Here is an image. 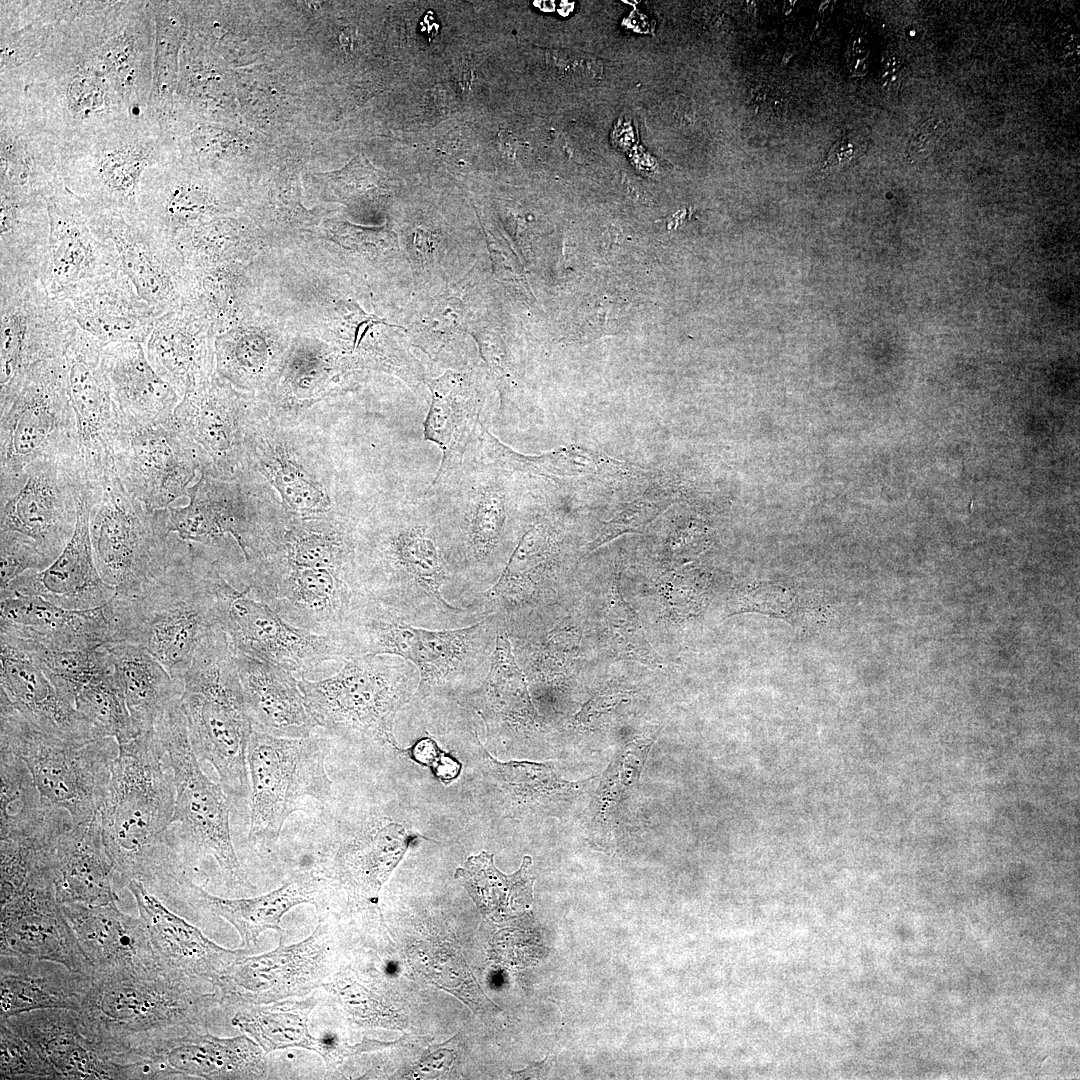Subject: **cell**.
Listing matches in <instances>:
<instances>
[{"label": "cell", "instance_id": "cell-1", "mask_svg": "<svg viewBox=\"0 0 1080 1080\" xmlns=\"http://www.w3.org/2000/svg\"><path fill=\"white\" fill-rule=\"evenodd\" d=\"M155 728L118 744L99 812L102 839L116 875L161 896L185 871L172 833L175 787Z\"/></svg>", "mask_w": 1080, "mask_h": 1080}, {"label": "cell", "instance_id": "cell-2", "mask_svg": "<svg viewBox=\"0 0 1080 1080\" xmlns=\"http://www.w3.org/2000/svg\"><path fill=\"white\" fill-rule=\"evenodd\" d=\"M228 1010L214 986L157 970L89 974L75 1012L101 1048L124 1064L142 1044L208 1031Z\"/></svg>", "mask_w": 1080, "mask_h": 1080}, {"label": "cell", "instance_id": "cell-3", "mask_svg": "<svg viewBox=\"0 0 1080 1080\" xmlns=\"http://www.w3.org/2000/svg\"><path fill=\"white\" fill-rule=\"evenodd\" d=\"M105 611L112 643L144 648L180 682L198 647L220 628L212 594L186 541L161 575L134 595L115 594Z\"/></svg>", "mask_w": 1080, "mask_h": 1080}, {"label": "cell", "instance_id": "cell-4", "mask_svg": "<svg viewBox=\"0 0 1080 1080\" xmlns=\"http://www.w3.org/2000/svg\"><path fill=\"white\" fill-rule=\"evenodd\" d=\"M182 684L180 705L195 755L214 767L229 801L249 799L247 748L253 724L221 628L198 647Z\"/></svg>", "mask_w": 1080, "mask_h": 1080}, {"label": "cell", "instance_id": "cell-5", "mask_svg": "<svg viewBox=\"0 0 1080 1080\" xmlns=\"http://www.w3.org/2000/svg\"><path fill=\"white\" fill-rule=\"evenodd\" d=\"M87 490L78 455L41 459L25 469L19 489L0 498V590L58 558L73 535Z\"/></svg>", "mask_w": 1080, "mask_h": 1080}, {"label": "cell", "instance_id": "cell-6", "mask_svg": "<svg viewBox=\"0 0 1080 1080\" xmlns=\"http://www.w3.org/2000/svg\"><path fill=\"white\" fill-rule=\"evenodd\" d=\"M195 562L212 594L220 628L235 653L272 663L315 680L359 655L346 634L318 635L288 623L268 604L250 597L228 579L217 550L192 544Z\"/></svg>", "mask_w": 1080, "mask_h": 1080}, {"label": "cell", "instance_id": "cell-7", "mask_svg": "<svg viewBox=\"0 0 1080 1080\" xmlns=\"http://www.w3.org/2000/svg\"><path fill=\"white\" fill-rule=\"evenodd\" d=\"M416 672L413 664L398 656L360 654L345 660L330 676L298 682L317 728L400 751L395 718L415 694Z\"/></svg>", "mask_w": 1080, "mask_h": 1080}, {"label": "cell", "instance_id": "cell-8", "mask_svg": "<svg viewBox=\"0 0 1080 1080\" xmlns=\"http://www.w3.org/2000/svg\"><path fill=\"white\" fill-rule=\"evenodd\" d=\"M75 455L78 433L64 356L38 362L1 386L0 498L19 489L30 464Z\"/></svg>", "mask_w": 1080, "mask_h": 1080}, {"label": "cell", "instance_id": "cell-9", "mask_svg": "<svg viewBox=\"0 0 1080 1080\" xmlns=\"http://www.w3.org/2000/svg\"><path fill=\"white\" fill-rule=\"evenodd\" d=\"M0 751L24 762L44 801L82 823L100 812L118 743L110 737L77 741L48 732L0 696Z\"/></svg>", "mask_w": 1080, "mask_h": 1080}, {"label": "cell", "instance_id": "cell-10", "mask_svg": "<svg viewBox=\"0 0 1080 1080\" xmlns=\"http://www.w3.org/2000/svg\"><path fill=\"white\" fill-rule=\"evenodd\" d=\"M88 501L95 564L116 595L139 592L166 570L184 543L169 531L165 509L146 508L127 492L115 470Z\"/></svg>", "mask_w": 1080, "mask_h": 1080}, {"label": "cell", "instance_id": "cell-11", "mask_svg": "<svg viewBox=\"0 0 1080 1080\" xmlns=\"http://www.w3.org/2000/svg\"><path fill=\"white\" fill-rule=\"evenodd\" d=\"M328 750L327 738L315 732L285 738L253 729L247 748L251 842L278 839L288 817L301 810L306 799L327 801L332 788Z\"/></svg>", "mask_w": 1080, "mask_h": 1080}, {"label": "cell", "instance_id": "cell-12", "mask_svg": "<svg viewBox=\"0 0 1080 1080\" xmlns=\"http://www.w3.org/2000/svg\"><path fill=\"white\" fill-rule=\"evenodd\" d=\"M172 771L175 807L172 827L178 825L186 851L212 857L229 887L250 886L233 846L229 798L221 785L202 771L187 732L180 699L155 727Z\"/></svg>", "mask_w": 1080, "mask_h": 1080}, {"label": "cell", "instance_id": "cell-13", "mask_svg": "<svg viewBox=\"0 0 1080 1080\" xmlns=\"http://www.w3.org/2000/svg\"><path fill=\"white\" fill-rule=\"evenodd\" d=\"M412 512L356 529V563L366 593L394 599L406 582H415L445 608L456 610L442 596L449 563L435 530Z\"/></svg>", "mask_w": 1080, "mask_h": 1080}, {"label": "cell", "instance_id": "cell-14", "mask_svg": "<svg viewBox=\"0 0 1080 1080\" xmlns=\"http://www.w3.org/2000/svg\"><path fill=\"white\" fill-rule=\"evenodd\" d=\"M304 940L237 958L216 984L230 1009L301 998L321 988L337 971L338 940L327 912Z\"/></svg>", "mask_w": 1080, "mask_h": 1080}, {"label": "cell", "instance_id": "cell-15", "mask_svg": "<svg viewBox=\"0 0 1080 1080\" xmlns=\"http://www.w3.org/2000/svg\"><path fill=\"white\" fill-rule=\"evenodd\" d=\"M240 589L268 604L288 623L318 635L345 634L365 594L357 568L288 567L246 564L238 570Z\"/></svg>", "mask_w": 1080, "mask_h": 1080}, {"label": "cell", "instance_id": "cell-16", "mask_svg": "<svg viewBox=\"0 0 1080 1080\" xmlns=\"http://www.w3.org/2000/svg\"><path fill=\"white\" fill-rule=\"evenodd\" d=\"M482 623L450 630L414 627L395 604L365 593L345 633L359 655H393L413 664L419 676L417 693L423 696L463 663Z\"/></svg>", "mask_w": 1080, "mask_h": 1080}, {"label": "cell", "instance_id": "cell-17", "mask_svg": "<svg viewBox=\"0 0 1080 1080\" xmlns=\"http://www.w3.org/2000/svg\"><path fill=\"white\" fill-rule=\"evenodd\" d=\"M115 471L127 492L152 511L188 493L201 463L174 419L136 424L120 421L112 443Z\"/></svg>", "mask_w": 1080, "mask_h": 1080}, {"label": "cell", "instance_id": "cell-18", "mask_svg": "<svg viewBox=\"0 0 1080 1080\" xmlns=\"http://www.w3.org/2000/svg\"><path fill=\"white\" fill-rule=\"evenodd\" d=\"M77 328L40 280L0 281V386L38 362L63 357Z\"/></svg>", "mask_w": 1080, "mask_h": 1080}, {"label": "cell", "instance_id": "cell-19", "mask_svg": "<svg viewBox=\"0 0 1080 1080\" xmlns=\"http://www.w3.org/2000/svg\"><path fill=\"white\" fill-rule=\"evenodd\" d=\"M131 1079H263L267 1062L249 1036L221 1038L208 1031L149 1041L126 1057Z\"/></svg>", "mask_w": 1080, "mask_h": 1080}, {"label": "cell", "instance_id": "cell-20", "mask_svg": "<svg viewBox=\"0 0 1080 1080\" xmlns=\"http://www.w3.org/2000/svg\"><path fill=\"white\" fill-rule=\"evenodd\" d=\"M103 347L78 327L64 353L67 389L90 493L101 489L115 470L112 443L120 425L101 365Z\"/></svg>", "mask_w": 1080, "mask_h": 1080}, {"label": "cell", "instance_id": "cell-21", "mask_svg": "<svg viewBox=\"0 0 1080 1080\" xmlns=\"http://www.w3.org/2000/svg\"><path fill=\"white\" fill-rule=\"evenodd\" d=\"M82 203L93 232L115 246L120 269L138 294L162 314L179 307L184 278L174 241L142 216L127 219L118 212Z\"/></svg>", "mask_w": 1080, "mask_h": 1080}, {"label": "cell", "instance_id": "cell-22", "mask_svg": "<svg viewBox=\"0 0 1080 1080\" xmlns=\"http://www.w3.org/2000/svg\"><path fill=\"white\" fill-rule=\"evenodd\" d=\"M333 891L330 881L320 871L301 872L277 889L248 898H223L208 893L193 883L186 871L180 873L163 897L183 900L189 906L208 911L229 922L239 933L240 947L247 949L268 929L282 931L283 916L300 904H313L319 913L327 912V899Z\"/></svg>", "mask_w": 1080, "mask_h": 1080}, {"label": "cell", "instance_id": "cell-23", "mask_svg": "<svg viewBox=\"0 0 1080 1080\" xmlns=\"http://www.w3.org/2000/svg\"><path fill=\"white\" fill-rule=\"evenodd\" d=\"M46 202L49 239L40 280L49 294L120 269L115 246L93 232L77 195L61 185Z\"/></svg>", "mask_w": 1080, "mask_h": 1080}, {"label": "cell", "instance_id": "cell-24", "mask_svg": "<svg viewBox=\"0 0 1080 1080\" xmlns=\"http://www.w3.org/2000/svg\"><path fill=\"white\" fill-rule=\"evenodd\" d=\"M55 297L76 324L103 346L112 343L146 344L162 313L144 300L121 271L74 283Z\"/></svg>", "mask_w": 1080, "mask_h": 1080}, {"label": "cell", "instance_id": "cell-25", "mask_svg": "<svg viewBox=\"0 0 1080 1080\" xmlns=\"http://www.w3.org/2000/svg\"><path fill=\"white\" fill-rule=\"evenodd\" d=\"M126 886L134 896L161 970L216 988L231 964L247 953L244 948L230 950L207 938L141 882L132 880Z\"/></svg>", "mask_w": 1080, "mask_h": 1080}, {"label": "cell", "instance_id": "cell-26", "mask_svg": "<svg viewBox=\"0 0 1080 1080\" xmlns=\"http://www.w3.org/2000/svg\"><path fill=\"white\" fill-rule=\"evenodd\" d=\"M187 495L188 505L165 509L169 531L186 542L200 544L216 543L230 533L245 558L257 550L275 517L248 507L233 485L203 471Z\"/></svg>", "mask_w": 1080, "mask_h": 1080}, {"label": "cell", "instance_id": "cell-27", "mask_svg": "<svg viewBox=\"0 0 1080 1080\" xmlns=\"http://www.w3.org/2000/svg\"><path fill=\"white\" fill-rule=\"evenodd\" d=\"M24 1037L58 1079H128L126 1065L91 1037L75 1010L43 1009L2 1020Z\"/></svg>", "mask_w": 1080, "mask_h": 1080}, {"label": "cell", "instance_id": "cell-28", "mask_svg": "<svg viewBox=\"0 0 1080 1080\" xmlns=\"http://www.w3.org/2000/svg\"><path fill=\"white\" fill-rule=\"evenodd\" d=\"M91 965V974H143L161 970L140 917L122 912L116 901L62 905Z\"/></svg>", "mask_w": 1080, "mask_h": 1080}, {"label": "cell", "instance_id": "cell-29", "mask_svg": "<svg viewBox=\"0 0 1080 1080\" xmlns=\"http://www.w3.org/2000/svg\"><path fill=\"white\" fill-rule=\"evenodd\" d=\"M1 956L50 961L91 974L77 937L53 892L1 903Z\"/></svg>", "mask_w": 1080, "mask_h": 1080}, {"label": "cell", "instance_id": "cell-30", "mask_svg": "<svg viewBox=\"0 0 1080 1080\" xmlns=\"http://www.w3.org/2000/svg\"><path fill=\"white\" fill-rule=\"evenodd\" d=\"M0 632L57 649H97L113 642L105 605L67 609L14 591L0 592Z\"/></svg>", "mask_w": 1080, "mask_h": 1080}, {"label": "cell", "instance_id": "cell-31", "mask_svg": "<svg viewBox=\"0 0 1080 1080\" xmlns=\"http://www.w3.org/2000/svg\"><path fill=\"white\" fill-rule=\"evenodd\" d=\"M88 490L81 498L75 529L58 558L42 571L29 570L2 591L40 596L67 609H91L108 603L115 589L101 578L89 530Z\"/></svg>", "mask_w": 1080, "mask_h": 1080}, {"label": "cell", "instance_id": "cell-32", "mask_svg": "<svg viewBox=\"0 0 1080 1080\" xmlns=\"http://www.w3.org/2000/svg\"><path fill=\"white\" fill-rule=\"evenodd\" d=\"M431 403L424 421V437L442 451L441 464L425 493L443 487L462 467L463 457L480 423L485 393L468 372L447 370L426 378Z\"/></svg>", "mask_w": 1080, "mask_h": 1080}, {"label": "cell", "instance_id": "cell-33", "mask_svg": "<svg viewBox=\"0 0 1080 1080\" xmlns=\"http://www.w3.org/2000/svg\"><path fill=\"white\" fill-rule=\"evenodd\" d=\"M0 696L23 717L56 735L77 741L101 739L90 722L63 699L31 658L0 635Z\"/></svg>", "mask_w": 1080, "mask_h": 1080}, {"label": "cell", "instance_id": "cell-34", "mask_svg": "<svg viewBox=\"0 0 1080 1080\" xmlns=\"http://www.w3.org/2000/svg\"><path fill=\"white\" fill-rule=\"evenodd\" d=\"M51 868L61 905H98L118 899L116 872L103 843L99 814L82 823L71 819L62 828L51 848Z\"/></svg>", "mask_w": 1080, "mask_h": 1080}, {"label": "cell", "instance_id": "cell-35", "mask_svg": "<svg viewBox=\"0 0 1080 1080\" xmlns=\"http://www.w3.org/2000/svg\"><path fill=\"white\" fill-rule=\"evenodd\" d=\"M173 419L195 446L201 471L222 479L236 463L239 444V413L226 387L206 381L184 394Z\"/></svg>", "mask_w": 1080, "mask_h": 1080}, {"label": "cell", "instance_id": "cell-36", "mask_svg": "<svg viewBox=\"0 0 1080 1080\" xmlns=\"http://www.w3.org/2000/svg\"><path fill=\"white\" fill-rule=\"evenodd\" d=\"M233 656L253 729L285 738L306 737L315 731L317 726L291 671L244 654L233 652Z\"/></svg>", "mask_w": 1080, "mask_h": 1080}, {"label": "cell", "instance_id": "cell-37", "mask_svg": "<svg viewBox=\"0 0 1080 1080\" xmlns=\"http://www.w3.org/2000/svg\"><path fill=\"white\" fill-rule=\"evenodd\" d=\"M101 365L120 421L154 424L173 419L179 394L151 366L142 344L104 346Z\"/></svg>", "mask_w": 1080, "mask_h": 1080}, {"label": "cell", "instance_id": "cell-38", "mask_svg": "<svg viewBox=\"0 0 1080 1080\" xmlns=\"http://www.w3.org/2000/svg\"><path fill=\"white\" fill-rule=\"evenodd\" d=\"M415 837L395 822L378 826L344 842L331 866L320 872L333 889L341 887L354 897L376 902L383 884Z\"/></svg>", "mask_w": 1080, "mask_h": 1080}, {"label": "cell", "instance_id": "cell-39", "mask_svg": "<svg viewBox=\"0 0 1080 1080\" xmlns=\"http://www.w3.org/2000/svg\"><path fill=\"white\" fill-rule=\"evenodd\" d=\"M0 1020L43 1009L76 1010L88 975L42 960L1 956Z\"/></svg>", "mask_w": 1080, "mask_h": 1080}, {"label": "cell", "instance_id": "cell-40", "mask_svg": "<svg viewBox=\"0 0 1080 1080\" xmlns=\"http://www.w3.org/2000/svg\"><path fill=\"white\" fill-rule=\"evenodd\" d=\"M144 348L151 366L179 395L208 381L211 354L207 329L195 314L180 306L158 317Z\"/></svg>", "mask_w": 1080, "mask_h": 1080}, {"label": "cell", "instance_id": "cell-41", "mask_svg": "<svg viewBox=\"0 0 1080 1080\" xmlns=\"http://www.w3.org/2000/svg\"><path fill=\"white\" fill-rule=\"evenodd\" d=\"M104 648L139 734L153 729L180 699L182 682L138 645L114 642Z\"/></svg>", "mask_w": 1080, "mask_h": 1080}, {"label": "cell", "instance_id": "cell-42", "mask_svg": "<svg viewBox=\"0 0 1080 1080\" xmlns=\"http://www.w3.org/2000/svg\"><path fill=\"white\" fill-rule=\"evenodd\" d=\"M48 239L46 199L1 191L0 281L40 280Z\"/></svg>", "mask_w": 1080, "mask_h": 1080}, {"label": "cell", "instance_id": "cell-43", "mask_svg": "<svg viewBox=\"0 0 1080 1080\" xmlns=\"http://www.w3.org/2000/svg\"><path fill=\"white\" fill-rule=\"evenodd\" d=\"M479 754L484 778L513 813L552 815L574 798L579 788L578 783L558 776L551 763L502 762L482 745Z\"/></svg>", "mask_w": 1080, "mask_h": 1080}, {"label": "cell", "instance_id": "cell-44", "mask_svg": "<svg viewBox=\"0 0 1080 1080\" xmlns=\"http://www.w3.org/2000/svg\"><path fill=\"white\" fill-rule=\"evenodd\" d=\"M488 463L478 470L447 481L449 494L463 508V540L477 562L489 559L501 542L507 519V491L503 472ZM445 484V485H446ZM442 488V487H441Z\"/></svg>", "mask_w": 1080, "mask_h": 1080}, {"label": "cell", "instance_id": "cell-45", "mask_svg": "<svg viewBox=\"0 0 1080 1080\" xmlns=\"http://www.w3.org/2000/svg\"><path fill=\"white\" fill-rule=\"evenodd\" d=\"M318 1003L313 992L301 998L238 1008L230 1020L265 1054L287 1048H304L319 1054L321 1039L309 1030V1016Z\"/></svg>", "mask_w": 1080, "mask_h": 1080}, {"label": "cell", "instance_id": "cell-46", "mask_svg": "<svg viewBox=\"0 0 1080 1080\" xmlns=\"http://www.w3.org/2000/svg\"><path fill=\"white\" fill-rule=\"evenodd\" d=\"M493 858L494 855L486 851L470 856L463 867L457 869L456 878L483 915L500 921L531 905L534 878L529 876L532 864L529 856H525L521 867L509 875L496 868Z\"/></svg>", "mask_w": 1080, "mask_h": 1080}, {"label": "cell", "instance_id": "cell-47", "mask_svg": "<svg viewBox=\"0 0 1080 1080\" xmlns=\"http://www.w3.org/2000/svg\"><path fill=\"white\" fill-rule=\"evenodd\" d=\"M476 701L485 719L512 722L520 718L534 721L537 717L523 673L505 635L497 636L490 669Z\"/></svg>", "mask_w": 1080, "mask_h": 1080}, {"label": "cell", "instance_id": "cell-48", "mask_svg": "<svg viewBox=\"0 0 1080 1080\" xmlns=\"http://www.w3.org/2000/svg\"><path fill=\"white\" fill-rule=\"evenodd\" d=\"M19 646L50 680L60 696L75 706L81 690L113 669L104 646L97 649L49 648L32 640L1 633Z\"/></svg>", "mask_w": 1080, "mask_h": 1080}, {"label": "cell", "instance_id": "cell-49", "mask_svg": "<svg viewBox=\"0 0 1080 1080\" xmlns=\"http://www.w3.org/2000/svg\"><path fill=\"white\" fill-rule=\"evenodd\" d=\"M263 472L281 494L285 521L344 520L331 514V502L315 479L284 451L275 448L261 461Z\"/></svg>", "mask_w": 1080, "mask_h": 1080}, {"label": "cell", "instance_id": "cell-50", "mask_svg": "<svg viewBox=\"0 0 1080 1080\" xmlns=\"http://www.w3.org/2000/svg\"><path fill=\"white\" fill-rule=\"evenodd\" d=\"M75 708L100 738L110 737L123 744L139 735L113 669L96 677L81 690Z\"/></svg>", "mask_w": 1080, "mask_h": 1080}, {"label": "cell", "instance_id": "cell-51", "mask_svg": "<svg viewBox=\"0 0 1080 1080\" xmlns=\"http://www.w3.org/2000/svg\"><path fill=\"white\" fill-rule=\"evenodd\" d=\"M653 741L630 742L615 754L597 791L595 817L598 823L608 822L611 811L638 782Z\"/></svg>", "mask_w": 1080, "mask_h": 1080}, {"label": "cell", "instance_id": "cell-52", "mask_svg": "<svg viewBox=\"0 0 1080 1080\" xmlns=\"http://www.w3.org/2000/svg\"><path fill=\"white\" fill-rule=\"evenodd\" d=\"M333 195L344 203H358L383 196L390 188L386 173L357 155L340 170L319 174Z\"/></svg>", "mask_w": 1080, "mask_h": 1080}, {"label": "cell", "instance_id": "cell-53", "mask_svg": "<svg viewBox=\"0 0 1080 1080\" xmlns=\"http://www.w3.org/2000/svg\"><path fill=\"white\" fill-rule=\"evenodd\" d=\"M1 1079H58L37 1050L5 1022L0 1021Z\"/></svg>", "mask_w": 1080, "mask_h": 1080}, {"label": "cell", "instance_id": "cell-54", "mask_svg": "<svg viewBox=\"0 0 1080 1080\" xmlns=\"http://www.w3.org/2000/svg\"><path fill=\"white\" fill-rule=\"evenodd\" d=\"M108 86L100 74L92 70H80L70 79L66 90L67 107L74 117L89 118L106 108Z\"/></svg>", "mask_w": 1080, "mask_h": 1080}, {"label": "cell", "instance_id": "cell-55", "mask_svg": "<svg viewBox=\"0 0 1080 1080\" xmlns=\"http://www.w3.org/2000/svg\"><path fill=\"white\" fill-rule=\"evenodd\" d=\"M417 763L428 765L434 774L445 784L456 779L461 770V764L443 752L436 742L425 737L418 740L408 749H400Z\"/></svg>", "mask_w": 1080, "mask_h": 1080}, {"label": "cell", "instance_id": "cell-56", "mask_svg": "<svg viewBox=\"0 0 1080 1080\" xmlns=\"http://www.w3.org/2000/svg\"><path fill=\"white\" fill-rule=\"evenodd\" d=\"M103 61L109 77L114 85H118L122 92L133 84V73L136 67V54L129 38L124 36L116 39L108 50L103 53Z\"/></svg>", "mask_w": 1080, "mask_h": 1080}, {"label": "cell", "instance_id": "cell-57", "mask_svg": "<svg viewBox=\"0 0 1080 1080\" xmlns=\"http://www.w3.org/2000/svg\"><path fill=\"white\" fill-rule=\"evenodd\" d=\"M942 119L930 118L916 128L907 146V156L913 161L928 157L945 133Z\"/></svg>", "mask_w": 1080, "mask_h": 1080}, {"label": "cell", "instance_id": "cell-58", "mask_svg": "<svg viewBox=\"0 0 1080 1080\" xmlns=\"http://www.w3.org/2000/svg\"><path fill=\"white\" fill-rule=\"evenodd\" d=\"M554 1062L555 1056L548 1054L543 1061H530L525 1069L516 1072L511 1071L510 1075L513 1079H542L546 1077Z\"/></svg>", "mask_w": 1080, "mask_h": 1080}, {"label": "cell", "instance_id": "cell-59", "mask_svg": "<svg viewBox=\"0 0 1080 1080\" xmlns=\"http://www.w3.org/2000/svg\"><path fill=\"white\" fill-rule=\"evenodd\" d=\"M853 155V149L850 143L846 141H839L835 143L829 151L823 167H836L846 164Z\"/></svg>", "mask_w": 1080, "mask_h": 1080}, {"label": "cell", "instance_id": "cell-60", "mask_svg": "<svg viewBox=\"0 0 1080 1080\" xmlns=\"http://www.w3.org/2000/svg\"><path fill=\"white\" fill-rule=\"evenodd\" d=\"M420 30L426 34L430 40L436 36L439 31V24L433 17V13L429 11L420 21Z\"/></svg>", "mask_w": 1080, "mask_h": 1080}, {"label": "cell", "instance_id": "cell-61", "mask_svg": "<svg viewBox=\"0 0 1080 1080\" xmlns=\"http://www.w3.org/2000/svg\"><path fill=\"white\" fill-rule=\"evenodd\" d=\"M356 35H357V31H356V28L353 27V26H348V27L344 28L343 31L341 32V34L339 36V42H340V45H341L342 49L346 53L350 52L351 49L353 48L354 42L356 40Z\"/></svg>", "mask_w": 1080, "mask_h": 1080}]
</instances>
